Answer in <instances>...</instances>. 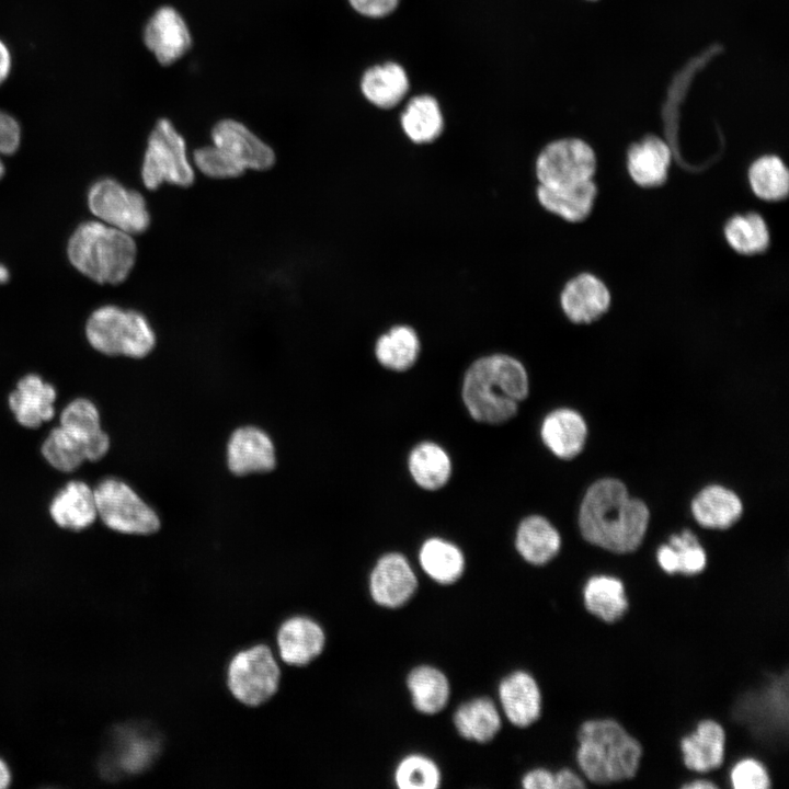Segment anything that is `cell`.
<instances>
[{
    "mask_svg": "<svg viewBox=\"0 0 789 789\" xmlns=\"http://www.w3.org/2000/svg\"><path fill=\"white\" fill-rule=\"evenodd\" d=\"M650 513L626 485L614 478L601 479L586 491L579 514L582 537L616 554L637 551L645 537Z\"/></svg>",
    "mask_w": 789,
    "mask_h": 789,
    "instance_id": "1",
    "label": "cell"
},
{
    "mask_svg": "<svg viewBox=\"0 0 789 789\" xmlns=\"http://www.w3.org/2000/svg\"><path fill=\"white\" fill-rule=\"evenodd\" d=\"M642 754L639 740L614 718L587 719L578 728L574 763L588 788H629Z\"/></svg>",
    "mask_w": 789,
    "mask_h": 789,
    "instance_id": "2",
    "label": "cell"
},
{
    "mask_svg": "<svg viewBox=\"0 0 789 789\" xmlns=\"http://www.w3.org/2000/svg\"><path fill=\"white\" fill-rule=\"evenodd\" d=\"M527 395V371L518 359L507 354L480 357L465 374L462 400L478 422L501 424L508 421Z\"/></svg>",
    "mask_w": 789,
    "mask_h": 789,
    "instance_id": "3",
    "label": "cell"
},
{
    "mask_svg": "<svg viewBox=\"0 0 789 789\" xmlns=\"http://www.w3.org/2000/svg\"><path fill=\"white\" fill-rule=\"evenodd\" d=\"M110 446V436L101 426L95 404L87 398H76L62 409L59 426L49 432L41 453L54 469L70 473L84 460H101Z\"/></svg>",
    "mask_w": 789,
    "mask_h": 789,
    "instance_id": "4",
    "label": "cell"
},
{
    "mask_svg": "<svg viewBox=\"0 0 789 789\" xmlns=\"http://www.w3.org/2000/svg\"><path fill=\"white\" fill-rule=\"evenodd\" d=\"M68 258L79 272L94 282L116 285L132 272L137 247L132 235L103 221H87L70 237Z\"/></svg>",
    "mask_w": 789,
    "mask_h": 789,
    "instance_id": "5",
    "label": "cell"
},
{
    "mask_svg": "<svg viewBox=\"0 0 789 789\" xmlns=\"http://www.w3.org/2000/svg\"><path fill=\"white\" fill-rule=\"evenodd\" d=\"M85 335L94 350L107 356L140 359L157 344L156 332L141 312L116 306L96 309L87 321Z\"/></svg>",
    "mask_w": 789,
    "mask_h": 789,
    "instance_id": "6",
    "label": "cell"
},
{
    "mask_svg": "<svg viewBox=\"0 0 789 789\" xmlns=\"http://www.w3.org/2000/svg\"><path fill=\"white\" fill-rule=\"evenodd\" d=\"M141 179L148 190H157L164 183L180 187L194 183V168L185 140L168 118H159L148 136Z\"/></svg>",
    "mask_w": 789,
    "mask_h": 789,
    "instance_id": "7",
    "label": "cell"
},
{
    "mask_svg": "<svg viewBox=\"0 0 789 789\" xmlns=\"http://www.w3.org/2000/svg\"><path fill=\"white\" fill-rule=\"evenodd\" d=\"M93 493L98 517L107 528L126 535H151L160 529L157 511L125 481L105 478Z\"/></svg>",
    "mask_w": 789,
    "mask_h": 789,
    "instance_id": "8",
    "label": "cell"
},
{
    "mask_svg": "<svg viewBox=\"0 0 789 789\" xmlns=\"http://www.w3.org/2000/svg\"><path fill=\"white\" fill-rule=\"evenodd\" d=\"M597 158L593 147L579 137H560L547 141L537 152L534 164L538 185L569 187L593 180Z\"/></svg>",
    "mask_w": 789,
    "mask_h": 789,
    "instance_id": "9",
    "label": "cell"
},
{
    "mask_svg": "<svg viewBox=\"0 0 789 789\" xmlns=\"http://www.w3.org/2000/svg\"><path fill=\"white\" fill-rule=\"evenodd\" d=\"M161 745L160 735L148 724L117 727L100 759V770L112 780L140 774L155 763Z\"/></svg>",
    "mask_w": 789,
    "mask_h": 789,
    "instance_id": "10",
    "label": "cell"
},
{
    "mask_svg": "<svg viewBox=\"0 0 789 789\" xmlns=\"http://www.w3.org/2000/svg\"><path fill=\"white\" fill-rule=\"evenodd\" d=\"M279 667L265 644L238 652L228 666V687L240 702L260 706L278 689Z\"/></svg>",
    "mask_w": 789,
    "mask_h": 789,
    "instance_id": "11",
    "label": "cell"
},
{
    "mask_svg": "<svg viewBox=\"0 0 789 789\" xmlns=\"http://www.w3.org/2000/svg\"><path fill=\"white\" fill-rule=\"evenodd\" d=\"M92 214L101 221L132 236L149 228L150 214L145 197L113 179L94 183L88 195Z\"/></svg>",
    "mask_w": 789,
    "mask_h": 789,
    "instance_id": "12",
    "label": "cell"
},
{
    "mask_svg": "<svg viewBox=\"0 0 789 789\" xmlns=\"http://www.w3.org/2000/svg\"><path fill=\"white\" fill-rule=\"evenodd\" d=\"M679 752L685 768L695 776H707L720 788H728L724 773L727 732L712 718L700 719L694 729L679 739Z\"/></svg>",
    "mask_w": 789,
    "mask_h": 789,
    "instance_id": "13",
    "label": "cell"
},
{
    "mask_svg": "<svg viewBox=\"0 0 789 789\" xmlns=\"http://www.w3.org/2000/svg\"><path fill=\"white\" fill-rule=\"evenodd\" d=\"M558 301L562 315L569 322L587 325L608 312L611 294L601 277L584 271L564 282Z\"/></svg>",
    "mask_w": 789,
    "mask_h": 789,
    "instance_id": "14",
    "label": "cell"
},
{
    "mask_svg": "<svg viewBox=\"0 0 789 789\" xmlns=\"http://www.w3.org/2000/svg\"><path fill=\"white\" fill-rule=\"evenodd\" d=\"M210 137L213 145L243 171H266L276 161L273 148L237 119L218 121Z\"/></svg>",
    "mask_w": 789,
    "mask_h": 789,
    "instance_id": "15",
    "label": "cell"
},
{
    "mask_svg": "<svg viewBox=\"0 0 789 789\" xmlns=\"http://www.w3.org/2000/svg\"><path fill=\"white\" fill-rule=\"evenodd\" d=\"M229 471L238 477L272 471L277 464L275 444L270 434L256 425L232 431L226 445Z\"/></svg>",
    "mask_w": 789,
    "mask_h": 789,
    "instance_id": "16",
    "label": "cell"
},
{
    "mask_svg": "<svg viewBox=\"0 0 789 789\" xmlns=\"http://www.w3.org/2000/svg\"><path fill=\"white\" fill-rule=\"evenodd\" d=\"M141 36L145 47L162 66L178 61L192 47V35L184 18L170 5L159 7L152 12Z\"/></svg>",
    "mask_w": 789,
    "mask_h": 789,
    "instance_id": "17",
    "label": "cell"
},
{
    "mask_svg": "<svg viewBox=\"0 0 789 789\" xmlns=\"http://www.w3.org/2000/svg\"><path fill=\"white\" fill-rule=\"evenodd\" d=\"M418 588V578L408 559L399 552H389L378 559L369 575L373 601L385 608L405 605Z\"/></svg>",
    "mask_w": 789,
    "mask_h": 789,
    "instance_id": "18",
    "label": "cell"
},
{
    "mask_svg": "<svg viewBox=\"0 0 789 789\" xmlns=\"http://www.w3.org/2000/svg\"><path fill=\"white\" fill-rule=\"evenodd\" d=\"M673 152L666 140L647 135L632 142L626 152V171L639 187L655 188L667 181Z\"/></svg>",
    "mask_w": 789,
    "mask_h": 789,
    "instance_id": "19",
    "label": "cell"
},
{
    "mask_svg": "<svg viewBox=\"0 0 789 789\" xmlns=\"http://www.w3.org/2000/svg\"><path fill=\"white\" fill-rule=\"evenodd\" d=\"M499 700L506 719L515 727L527 728L541 716L544 698L536 678L517 670L506 675L499 685Z\"/></svg>",
    "mask_w": 789,
    "mask_h": 789,
    "instance_id": "20",
    "label": "cell"
},
{
    "mask_svg": "<svg viewBox=\"0 0 789 789\" xmlns=\"http://www.w3.org/2000/svg\"><path fill=\"white\" fill-rule=\"evenodd\" d=\"M57 392L53 385L36 374L22 377L9 395V408L16 422L27 428H37L55 415Z\"/></svg>",
    "mask_w": 789,
    "mask_h": 789,
    "instance_id": "21",
    "label": "cell"
},
{
    "mask_svg": "<svg viewBox=\"0 0 789 789\" xmlns=\"http://www.w3.org/2000/svg\"><path fill=\"white\" fill-rule=\"evenodd\" d=\"M325 644L321 626L306 616L285 620L277 632V645L282 660L295 666H305L318 658Z\"/></svg>",
    "mask_w": 789,
    "mask_h": 789,
    "instance_id": "22",
    "label": "cell"
},
{
    "mask_svg": "<svg viewBox=\"0 0 789 789\" xmlns=\"http://www.w3.org/2000/svg\"><path fill=\"white\" fill-rule=\"evenodd\" d=\"M581 596L584 609L608 625L619 621L629 609L625 583L615 574L590 575L583 583Z\"/></svg>",
    "mask_w": 789,
    "mask_h": 789,
    "instance_id": "23",
    "label": "cell"
},
{
    "mask_svg": "<svg viewBox=\"0 0 789 789\" xmlns=\"http://www.w3.org/2000/svg\"><path fill=\"white\" fill-rule=\"evenodd\" d=\"M538 205L549 215L569 224H580L592 214L597 197L594 180L569 187L551 188L536 185Z\"/></svg>",
    "mask_w": 789,
    "mask_h": 789,
    "instance_id": "24",
    "label": "cell"
},
{
    "mask_svg": "<svg viewBox=\"0 0 789 789\" xmlns=\"http://www.w3.org/2000/svg\"><path fill=\"white\" fill-rule=\"evenodd\" d=\"M359 89L370 104L389 110L404 100L410 90V79L402 65L385 61L373 65L363 72Z\"/></svg>",
    "mask_w": 789,
    "mask_h": 789,
    "instance_id": "25",
    "label": "cell"
},
{
    "mask_svg": "<svg viewBox=\"0 0 789 789\" xmlns=\"http://www.w3.org/2000/svg\"><path fill=\"white\" fill-rule=\"evenodd\" d=\"M48 511L57 526L73 531L83 530L98 517L93 489L83 481H69L53 498Z\"/></svg>",
    "mask_w": 789,
    "mask_h": 789,
    "instance_id": "26",
    "label": "cell"
},
{
    "mask_svg": "<svg viewBox=\"0 0 789 789\" xmlns=\"http://www.w3.org/2000/svg\"><path fill=\"white\" fill-rule=\"evenodd\" d=\"M540 435L544 444L557 457L571 459L582 451L587 427L584 419L576 411L558 409L545 418Z\"/></svg>",
    "mask_w": 789,
    "mask_h": 789,
    "instance_id": "27",
    "label": "cell"
},
{
    "mask_svg": "<svg viewBox=\"0 0 789 789\" xmlns=\"http://www.w3.org/2000/svg\"><path fill=\"white\" fill-rule=\"evenodd\" d=\"M722 235L728 247L741 256L762 254L771 244L769 226L757 210L736 213L728 217Z\"/></svg>",
    "mask_w": 789,
    "mask_h": 789,
    "instance_id": "28",
    "label": "cell"
},
{
    "mask_svg": "<svg viewBox=\"0 0 789 789\" xmlns=\"http://www.w3.org/2000/svg\"><path fill=\"white\" fill-rule=\"evenodd\" d=\"M399 123L405 137L415 145L434 142L445 126L439 102L431 94L411 98L400 114Z\"/></svg>",
    "mask_w": 789,
    "mask_h": 789,
    "instance_id": "29",
    "label": "cell"
},
{
    "mask_svg": "<svg viewBox=\"0 0 789 789\" xmlns=\"http://www.w3.org/2000/svg\"><path fill=\"white\" fill-rule=\"evenodd\" d=\"M515 547L526 562L540 567L557 557L561 549V536L548 519L531 515L519 524Z\"/></svg>",
    "mask_w": 789,
    "mask_h": 789,
    "instance_id": "30",
    "label": "cell"
},
{
    "mask_svg": "<svg viewBox=\"0 0 789 789\" xmlns=\"http://www.w3.org/2000/svg\"><path fill=\"white\" fill-rule=\"evenodd\" d=\"M743 505L731 490L712 484L702 489L691 502L696 522L705 528L727 529L741 517Z\"/></svg>",
    "mask_w": 789,
    "mask_h": 789,
    "instance_id": "31",
    "label": "cell"
},
{
    "mask_svg": "<svg viewBox=\"0 0 789 789\" xmlns=\"http://www.w3.org/2000/svg\"><path fill=\"white\" fill-rule=\"evenodd\" d=\"M751 193L761 202L778 203L789 196V168L776 153H764L751 161L746 169Z\"/></svg>",
    "mask_w": 789,
    "mask_h": 789,
    "instance_id": "32",
    "label": "cell"
},
{
    "mask_svg": "<svg viewBox=\"0 0 789 789\" xmlns=\"http://www.w3.org/2000/svg\"><path fill=\"white\" fill-rule=\"evenodd\" d=\"M453 721L461 737L477 743L490 742L502 724L496 705L488 697H477L461 704Z\"/></svg>",
    "mask_w": 789,
    "mask_h": 789,
    "instance_id": "33",
    "label": "cell"
},
{
    "mask_svg": "<svg viewBox=\"0 0 789 789\" xmlns=\"http://www.w3.org/2000/svg\"><path fill=\"white\" fill-rule=\"evenodd\" d=\"M407 686L413 707L421 713L435 714L449 700L450 685L447 676L432 665H419L411 670Z\"/></svg>",
    "mask_w": 789,
    "mask_h": 789,
    "instance_id": "34",
    "label": "cell"
},
{
    "mask_svg": "<svg viewBox=\"0 0 789 789\" xmlns=\"http://www.w3.org/2000/svg\"><path fill=\"white\" fill-rule=\"evenodd\" d=\"M423 571L436 583L449 585L465 571V556L453 542L438 537L425 540L419 552Z\"/></svg>",
    "mask_w": 789,
    "mask_h": 789,
    "instance_id": "35",
    "label": "cell"
},
{
    "mask_svg": "<svg viewBox=\"0 0 789 789\" xmlns=\"http://www.w3.org/2000/svg\"><path fill=\"white\" fill-rule=\"evenodd\" d=\"M421 342L416 331L407 324H398L381 334L375 344V356L385 368L404 371L419 358Z\"/></svg>",
    "mask_w": 789,
    "mask_h": 789,
    "instance_id": "36",
    "label": "cell"
},
{
    "mask_svg": "<svg viewBox=\"0 0 789 789\" xmlns=\"http://www.w3.org/2000/svg\"><path fill=\"white\" fill-rule=\"evenodd\" d=\"M408 466L416 484L430 491L444 487L451 473L448 454L432 442L415 446L409 456Z\"/></svg>",
    "mask_w": 789,
    "mask_h": 789,
    "instance_id": "37",
    "label": "cell"
},
{
    "mask_svg": "<svg viewBox=\"0 0 789 789\" xmlns=\"http://www.w3.org/2000/svg\"><path fill=\"white\" fill-rule=\"evenodd\" d=\"M395 784L400 789H436L442 775L437 764L423 754H409L397 765Z\"/></svg>",
    "mask_w": 789,
    "mask_h": 789,
    "instance_id": "38",
    "label": "cell"
},
{
    "mask_svg": "<svg viewBox=\"0 0 789 789\" xmlns=\"http://www.w3.org/2000/svg\"><path fill=\"white\" fill-rule=\"evenodd\" d=\"M667 544L674 549L677 560V574L695 576L708 565V556L698 537L689 529L670 536Z\"/></svg>",
    "mask_w": 789,
    "mask_h": 789,
    "instance_id": "39",
    "label": "cell"
},
{
    "mask_svg": "<svg viewBox=\"0 0 789 789\" xmlns=\"http://www.w3.org/2000/svg\"><path fill=\"white\" fill-rule=\"evenodd\" d=\"M727 782L732 789H773L767 766L754 756L734 761L728 768Z\"/></svg>",
    "mask_w": 789,
    "mask_h": 789,
    "instance_id": "40",
    "label": "cell"
},
{
    "mask_svg": "<svg viewBox=\"0 0 789 789\" xmlns=\"http://www.w3.org/2000/svg\"><path fill=\"white\" fill-rule=\"evenodd\" d=\"M193 162L199 172L210 179H235L244 173L213 144L197 148L193 153Z\"/></svg>",
    "mask_w": 789,
    "mask_h": 789,
    "instance_id": "41",
    "label": "cell"
},
{
    "mask_svg": "<svg viewBox=\"0 0 789 789\" xmlns=\"http://www.w3.org/2000/svg\"><path fill=\"white\" fill-rule=\"evenodd\" d=\"M22 139V127L18 118L0 107V155L10 156L18 151Z\"/></svg>",
    "mask_w": 789,
    "mask_h": 789,
    "instance_id": "42",
    "label": "cell"
},
{
    "mask_svg": "<svg viewBox=\"0 0 789 789\" xmlns=\"http://www.w3.org/2000/svg\"><path fill=\"white\" fill-rule=\"evenodd\" d=\"M352 9L358 14L380 19L395 12L401 0H347Z\"/></svg>",
    "mask_w": 789,
    "mask_h": 789,
    "instance_id": "43",
    "label": "cell"
},
{
    "mask_svg": "<svg viewBox=\"0 0 789 789\" xmlns=\"http://www.w3.org/2000/svg\"><path fill=\"white\" fill-rule=\"evenodd\" d=\"M588 785L574 766H562L554 771V789H585Z\"/></svg>",
    "mask_w": 789,
    "mask_h": 789,
    "instance_id": "44",
    "label": "cell"
},
{
    "mask_svg": "<svg viewBox=\"0 0 789 789\" xmlns=\"http://www.w3.org/2000/svg\"><path fill=\"white\" fill-rule=\"evenodd\" d=\"M525 789H554V771L546 767H537L527 771L522 778Z\"/></svg>",
    "mask_w": 789,
    "mask_h": 789,
    "instance_id": "45",
    "label": "cell"
},
{
    "mask_svg": "<svg viewBox=\"0 0 789 789\" xmlns=\"http://www.w3.org/2000/svg\"><path fill=\"white\" fill-rule=\"evenodd\" d=\"M13 57L10 46L0 37V87L10 78Z\"/></svg>",
    "mask_w": 789,
    "mask_h": 789,
    "instance_id": "46",
    "label": "cell"
},
{
    "mask_svg": "<svg viewBox=\"0 0 789 789\" xmlns=\"http://www.w3.org/2000/svg\"><path fill=\"white\" fill-rule=\"evenodd\" d=\"M718 784L707 776H695L679 786V789H719Z\"/></svg>",
    "mask_w": 789,
    "mask_h": 789,
    "instance_id": "47",
    "label": "cell"
},
{
    "mask_svg": "<svg viewBox=\"0 0 789 789\" xmlns=\"http://www.w3.org/2000/svg\"><path fill=\"white\" fill-rule=\"evenodd\" d=\"M11 775L7 764L0 758V789L7 788L10 784Z\"/></svg>",
    "mask_w": 789,
    "mask_h": 789,
    "instance_id": "48",
    "label": "cell"
},
{
    "mask_svg": "<svg viewBox=\"0 0 789 789\" xmlns=\"http://www.w3.org/2000/svg\"><path fill=\"white\" fill-rule=\"evenodd\" d=\"M9 278L8 270L0 264V283L7 282Z\"/></svg>",
    "mask_w": 789,
    "mask_h": 789,
    "instance_id": "49",
    "label": "cell"
},
{
    "mask_svg": "<svg viewBox=\"0 0 789 789\" xmlns=\"http://www.w3.org/2000/svg\"><path fill=\"white\" fill-rule=\"evenodd\" d=\"M4 171H5L4 163H3L2 159L0 158V180L4 175Z\"/></svg>",
    "mask_w": 789,
    "mask_h": 789,
    "instance_id": "50",
    "label": "cell"
},
{
    "mask_svg": "<svg viewBox=\"0 0 789 789\" xmlns=\"http://www.w3.org/2000/svg\"><path fill=\"white\" fill-rule=\"evenodd\" d=\"M690 634V633H689ZM691 636V634H690ZM693 637V636H691ZM694 638V637H693ZM695 639V638H694ZM697 640V639H696ZM698 641V640H697ZM699 642V641H698ZM700 643V642H699ZM702 644V643H701ZM704 645V644H702ZM705 647V645H704ZM706 648V647H705ZM707 649V648H706ZM708 650V649H707ZM710 651V650H709ZM711 652V651H710ZM712 653V652H711ZM713 654V653H712ZM714 655V654H713ZM716 656V655H714ZM717 658V656H716ZM718 659V658H717ZM719 660V659H718ZM723 663V662H722ZM724 664V663H723ZM725 665V664H724ZM727 666V665H725ZM728 667V666H727ZM729 668V667H728ZM730 670V668H729ZM731 671V670H730ZM732 672V671H731ZM733 673V672H732ZM734 674V673H733ZM735 675V674H734ZM736 676V675H735ZM737 677V676H736ZM739 678V677H737ZM740 679V678H739ZM741 681V679H740ZM742 682V681H741ZM743 683V682H742ZM744 684V683H743ZM745 685V684H744ZM746 686V685H745ZM750 687V686H746Z\"/></svg>",
    "mask_w": 789,
    "mask_h": 789,
    "instance_id": "51",
    "label": "cell"
},
{
    "mask_svg": "<svg viewBox=\"0 0 789 789\" xmlns=\"http://www.w3.org/2000/svg\"><path fill=\"white\" fill-rule=\"evenodd\" d=\"M588 1H595V0H588Z\"/></svg>",
    "mask_w": 789,
    "mask_h": 789,
    "instance_id": "52",
    "label": "cell"
}]
</instances>
